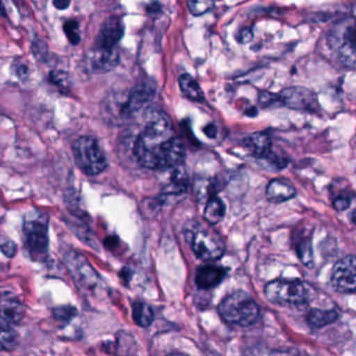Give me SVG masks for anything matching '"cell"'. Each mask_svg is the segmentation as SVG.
I'll return each instance as SVG.
<instances>
[{"mask_svg":"<svg viewBox=\"0 0 356 356\" xmlns=\"http://www.w3.org/2000/svg\"><path fill=\"white\" fill-rule=\"evenodd\" d=\"M133 153L143 168L166 170L183 163L186 149L183 141L174 136L170 116L156 111L135 140Z\"/></svg>","mask_w":356,"mask_h":356,"instance_id":"obj_1","label":"cell"},{"mask_svg":"<svg viewBox=\"0 0 356 356\" xmlns=\"http://www.w3.org/2000/svg\"><path fill=\"white\" fill-rule=\"evenodd\" d=\"M218 312L225 322L241 327L255 324L260 316L258 304L243 291H235L225 298L218 305Z\"/></svg>","mask_w":356,"mask_h":356,"instance_id":"obj_2","label":"cell"},{"mask_svg":"<svg viewBox=\"0 0 356 356\" xmlns=\"http://www.w3.org/2000/svg\"><path fill=\"white\" fill-rule=\"evenodd\" d=\"M24 234L31 257L35 261H45L49 256V216L38 210L26 214Z\"/></svg>","mask_w":356,"mask_h":356,"instance_id":"obj_3","label":"cell"},{"mask_svg":"<svg viewBox=\"0 0 356 356\" xmlns=\"http://www.w3.org/2000/svg\"><path fill=\"white\" fill-rule=\"evenodd\" d=\"M74 161L88 176H97L107 168L108 161L99 141L91 136H82L74 143Z\"/></svg>","mask_w":356,"mask_h":356,"instance_id":"obj_4","label":"cell"},{"mask_svg":"<svg viewBox=\"0 0 356 356\" xmlns=\"http://www.w3.org/2000/svg\"><path fill=\"white\" fill-rule=\"evenodd\" d=\"M328 43L337 54L341 65L350 70L355 67V22L353 18L335 24L329 33Z\"/></svg>","mask_w":356,"mask_h":356,"instance_id":"obj_5","label":"cell"},{"mask_svg":"<svg viewBox=\"0 0 356 356\" xmlns=\"http://www.w3.org/2000/svg\"><path fill=\"white\" fill-rule=\"evenodd\" d=\"M264 295L270 303L280 306H302L309 299L306 285L300 280L277 279L264 287Z\"/></svg>","mask_w":356,"mask_h":356,"instance_id":"obj_6","label":"cell"},{"mask_svg":"<svg viewBox=\"0 0 356 356\" xmlns=\"http://www.w3.org/2000/svg\"><path fill=\"white\" fill-rule=\"evenodd\" d=\"M186 233H189L188 231ZM186 237L193 253L202 261H216L224 254V239L211 228H197Z\"/></svg>","mask_w":356,"mask_h":356,"instance_id":"obj_7","label":"cell"},{"mask_svg":"<svg viewBox=\"0 0 356 356\" xmlns=\"http://www.w3.org/2000/svg\"><path fill=\"white\" fill-rule=\"evenodd\" d=\"M243 145L252 155L255 156L261 161L270 164V165L276 166L278 170H280V168L282 170L286 165L285 160L273 153L272 138L266 133L256 132L248 135L243 139Z\"/></svg>","mask_w":356,"mask_h":356,"instance_id":"obj_8","label":"cell"},{"mask_svg":"<svg viewBox=\"0 0 356 356\" xmlns=\"http://www.w3.org/2000/svg\"><path fill=\"white\" fill-rule=\"evenodd\" d=\"M281 105L300 111L316 112L318 110V99L316 93L305 87H289L279 93Z\"/></svg>","mask_w":356,"mask_h":356,"instance_id":"obj_9","label":"cell"},{"mask_svg":"<svg viewBox=\"0 0 356 356\" xmlns=\"http://www.w3.org/2000/svg\"><path fill=\"white\" fill-rule=\"evenodd\" d=\"M356 261L353 255L337 262L331 272V286L343 293H353L356 289Z\"/></svg>","mask_w":356,"mask_h":356,"instance_id":"obj_10","label":"cell"},{"mask_svg":"<svg viewBox=\"0 0 356 356\" xmlns=\"http://www.w3.org/2000/svg\"><path fill=\"white\" fill-rule=\"evenodd\" d=\"M120 64V54L114 49L97 47L87 51L84 57V68L87 72L101 74L113 70Z\"/></svg>","mask_w":356,"mask_h":356,"instance_id":"obj_11","label":"cell"},{"mask_svg":"<svg viewBox=\"0 0 356 356\" xmlns=\"http://www.w3.org/2000/svg\"><path fill=\"white\" fill-rule=\"evenodd\" d=\"M156 93V86L153 83H141L131 90L126 103L120 109V115L124 118H131L143 110L153 99Z\"/></svg>","mask_w":356,"mask_h":356,"instance_id":"obj_12","label":"cell"},{"mask_svg":"<svg viewBox=\"0 0 356 356\" xmlns=\"http://www.w3.org/2000/svg\"><path fill=\"white\" fill-rule=\"evenodd\" d=\"M66 266L72 273L76 282L87 289H95L97 284V272L80 254L72 252L65 256Z\"/></svg>","mask_w":356,"mask_h":356,"instance_id":"obj_13","label":"cell"},{"mask_svg":"<svg viewBox=\"0 0 356 356\" xmlns=\"http://www.w3.org/2000/svg\"><path fill=\"white\" fill-rule=\"evenodd\" d=\"M26 316L22 302L8 293H0V327L12 328L20 324Z\"/></svg>","mask_w":356,"mask_h":356,"instance_id":"obj_14","label":"cell"},{"mask_svg":"<svg viewBox=\"0 0 356 356\" xmlns=\"http://www.w3.org/2000/svg\"><path fill=\"white\" fill-rule=\"evenodd\" d=\"M124 34V26L122 19L118 17L108 18L103 24L97 35L95 47L103 49H114L115 45L122 40Z\"/></svg>","mask_w":356,"mask_h":356,"instance_id":"obj_15","label":"cell"},{"mask_svg":"<svg viewBox=\"0 0 356 356\" xmlns=\"http://www.w3.org/2000/svg\"><path fill=\"white\" fill-rule=\"evenodd\" d=\"M227 275L222 266L205 264L197 268L195 274V284L201 289H211L222 283Z\"/></svg>","mask_w":356,"mask_h":356,"instance_id":"obj_16","label":"cell"},{"mask_svg":"<svg viewBox=\"0 0 356 356\" xmlns=\"http://www.w3.org/2000/svg\"><path fill=\"white\" fill-rule=\"evenodd\" d=\"M170 170L168 182L164 186L165 195H179L186 191L189 184L188 174L182 164L168 168Z\"/></svg>","mask_w":356,"mask_h":356,"instance_id":"obj_17","label":"cell"},{"mask_svg":"<svg viewBox=\"0 0 356 356\" xmlns=\"http://www.w3.org/2000/svg\"><path fill=\"white\" fill-rule=\"evenodd\" d=\"M266 193L268 201L278 204L293 199L297 191L287 181L283 179H274L268 183Z\"/></svg>","mask_w":356,"mask_h":356,"instance_id":"obj_18","label":"cell"},{"mask_svg":"<svg viewBox=\"0 0 356 356\" xmlns=\"http://www.w3.org/2000/svg\"><path fill=\"white\" fill-rule=\"evenodd\" d=\"M225 214H226V206L224 202L213 193H209V197L204 209V218L206 222L210 225L218 224L225 218Z\"/></svg>","mask_w":356,"mask_h":356,"instance_id":"obj_19","label":"cell"},{"mask_svg":"<svg viewBox=\"0 0 356 356\" xmlns=\"http://www.w3.org/2000/svg\"><path fill=\"white\" fill-rule=\"evenodd\" d=\"M339 314L335 310H324L314 308L307 314V323L312 329H320L337 322Z\"/></svg>","mask_w":356,"mask_h":356,"instance_id":"obj_20","label":"cell"},{"mask_svg":"<svg viewBox=\"0 0 356 356\" xmlns=\"http://www.w3.org/2000/svg\"><path fill=\"white\" fill-rule=\"evenodd\" d=\"M179 85H180L181 91L187 99L197 102V103L205 101V95H204L201 86L191 74H182L179 78Z\"/></svg>","mask_w":356,"mask_h":356,"instance_id":"obj_21","label":"cell"},{"mask_svg":"<svg viewBox=\"0 0 356 356\" xmlns=\"http://www.w3.org/2000/svg\"><path fill=\"white\" fill-rule=\"evenodd\" d=\"M155 314L153 308L143 301H136L133 304V320L138 326L147 328L154 322Z\"/></svg>","mask_w":356,"mask_h":356,"instance_id":"obj_22","label":"cell"},{"mask_svg":"<svg viewBox=\"0 0 356 356\" xmlns=\"http://www.w3.org/2000/svg\"><path fill=\"white\" fill-rule=\"evenodd\" d=\"M296 252L298 257L304 266L312 268L314 264V250H312V239L309 237H302L296 243Z\"/></svg>","mask_w":356,"mask_h":356,"instance_id":"obj_23","label":"cell"},{"mask_svg":"<svg viewBox=\"0 0 356 356\" xmlns=\"http://www.w3.org/2000/svg\"><path fill=\"white\" fill-rule=\"evenodd\" d=\"M17 345V334L12 328L0 327V352L11 351Z\"/></svg>","mask_w":356,"mask_h":356,"instance_id":"obj_24","label":"cell"},{"mask_svg":"<svg viewBox=\"0 0 356 356\" xmlns=\"http://www.w3.org/2000/svg\"><path fill=\"white\" fill-rule=\"evenodd\" d=\"M214 0H187L189 11L193 16H202L214 8Z\"/></svg>","mask_w":356,"mask_h":356,"instance_id":"obj_25","label":"cell"},{"mask_svg":"<svg viewBox=\"0 0 356 356\" xmlns=\"http://www.w3.org/2000/svg\"><path fill=\"white\" fill-rule=\"evenodd\" d=\"M64 31L68 40L74 45L79 44L81 41L80 31H79V24L76 20H68L64 24Z\"/></svg>","mask_w":356,"mask_h":356,"instance_id":"obj_26","label":"cell"},{"mask_svg":"<svg viewBox=\"0 0 356 356\" xmlns=\"http://www.w3.org/2000/svg\"><path fill=\"white\" fill-rule=\"evenodd\" d=\"M76 309L72 306H60L53 310L54 318L60 322H70L76 316Z\"/></svg>","mask_w":356,"mask_h":356,"instance_id":"obj_27","label":"cell"},{"mask_svg":"<svg viewBox=\"0 0 356 356\" xmlns=\"http://www.w3.org/2000/svg\"><path fill=\"white\" fill-rule=\"evenodd\" d=\"M352 197H353V195H350L349 193H339V195H337V197L333 199V208L337 210V211H343V210L348 209L350 204H351Z\"/></svg>","mask_w":356,"mask_h":356,"instance_id":"obj_28","label":"cell"},{"mask_svg":"<svg viewBox=\"0 0 356 356\" xmlns=\"http://www.w3.org/2000/svg\"><path fill=\"white\" fill-rule=\"evenodd\" d=\"M259 104L262 108H270L280 103L278 95L270 92H261L259 95Z\"/></svg>","mask_w":356,"mask_h":356,"instance_id":"obj_29","label":"cell"},{"mask_svg":"<svg viewBox=\"0 0 356 356\" xmlns=\"http://www.w3.org/2000/svg\"><path fill=\"white\" fill-rule=\"evenodd\" d=\"M51 79L58 86L66 87L67 88L70 85V79L68 74L63 72H54L51 74Z\"/></svg>","mask_w":356,"mask_h":356,"instance_id":"obj_30","label":"cell"},{"mask_svg":"<svg viewBox=\"0 0 356 356\" xmlns=\"http://www.w3.org/2000/svg\"><path fill=\"white\" fill-rule=\"evenodd\" d=\"M253 31L251 28L241 29L237 34L236 40L241 44H245V43H249L253 39Z\"/></svg>","mask_w":356,"mask_h":356,"instance_id":"obj_31","label":"cell"},{"mask_svg":"<svg viewBox=\"0 0 356 356\" xmlns=\"http://www.w3.org/2000/svg\"><path fill=\"white\" fill-rule=\"evenodd\" d=\"M15 70L16 74H17V78L24 79L26 78V76L29 74V67L26 64H18L17 67L15 68Z\"/></svg>","mask_w":356,"mask_h":356,"instance_id":"obj_32","label":"cell"},{"mask_svg":"<svg viewBox=\"0 0 356 356\" xmlns=\"http://www.w3.org/2000/svg\"><path fill=\"white\" fill-rule=\"evenodd\" d=\"M203 131L206 136L209 137V138H216V135H218V129L212 124H207Z\"/></svg>","mask_w":356,"mask_h":356,"instance_id":"obj_33","label":"cell"},{"mask_svg":"<svg viewBox=\"0 0 356 356\" xmlns=\"http://www.w3.org/2000/svg\"><path fill=\"white\" fill-rule=\"evenodd\" d=\"M70 0H54V6L58 10H65L70 7Z\"/></svg>","mask_w":356,"mask_h":356,"instance_id":"obj_34","label":"cell"},{"mask_svg":"<svg viewBox=\"0 0 356 356\" xmlns=\"http://www.w3.org/2000/svg\"><path fill=\"white\" fill-rule=\"evenodd\" d=\"M214 1H218V0H214Z\"/></svg>","mask_w":356,"mask_h":356,"instance_id":"obj_35","label":"cell"}]
</instances>
